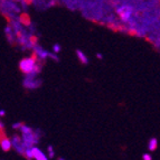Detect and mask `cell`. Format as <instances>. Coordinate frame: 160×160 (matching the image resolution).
Instances as JSON below:
<instances>
[{"label":"cell","mask_w":160,"mask_h":160,"mask_svg":"<svg viewBox=\"0 0 160 160\" xmlns=\"http://www.w3.org/2000/svg\"><path fill=\"white\" fill-rule=\"evenodd\" d=\"M61 49H62V47H61V45H59V44H54V46H53L54 53H59V52H61Z\"/></svg>","instance_id":"cell-11"},{"label":"cell","mask_w":160,"mask_h":160,"mask_svg":"<svg viewBox=\"0 0 160 160\" xmlns=\"http://www.w3.org/2000/svg\"><path fill=\"white\" fill-rule=\"evenodd\" d=\"M142 159L143 160H152V157L150 155H148V153H144V155H142Z\"/></svg>","instance_id":"cell-13"},{"label":"cell","mask_w":160,"mask_h":160,"mask_svg":"<svg viewBox=\"0 0 160 160\" xmlns=\"http://www.w3.org/2000/svg\"><path fill=\"white\" fill-rule=\"evenodd\" d=\"M0 115H1V117H3V115H5V111H3V110H1V111H0Z\"/></svg>","instance_id":"cell-16"},{"label":"cell","mask_w":160,"mask_h":160,"mask_svg":"<svg viewBox=\"0 0 160 160\" xmlns=\"http://www.w3.org/2000/svg\"><path fill=\"white\" fill-rule=\"evenodd\" d=\"M132 11H133V9L131 8V7H121V8L118 9L117 12L120 15L121 19H122L123 22H129Z\"/></svg>","instance_id":"cell-2"},{"label":"cell","mask_w":160,"mask_h":160,"mask_svg":"<svg viewBox=\"0 0 160 160\" xmlns=\"http://www.w3.org/2000/svg\"><path fill=\"white\" fill-rule=\"evenodd\" d=\"M12 147V141H11L10 139L8 138H5L1 140V148H2L3 151H9Z\"/></svg>","instance_id":"cell-6"},{"label":"cell","mask_w":160,"mask_h":160,"mask_svg":"<svg viewBox=\"0 0 160 160\" xmlns=\"http://www.w3.org/2000/svg\"><path fill=\"white\" fill-rule=\"evenodd\" d=\"M96 57H98L99 59H103V56H102V54H100V53L96 54Z\"/></svg>","instance_id":"cell-15"},{"label":"cell","mask_w":160,"mask_h":160,"mask_svg":"<svg viewBox=\"0 0 160 160\" xmlns=\"http://www.w3.org/2000/svg\"><path fill=\"white\" fill-rule=\"evenodd\" d=\"M36 57H37V55L35 54V55L28 57V58L22 59L20 64H19V67L22 69V72H24L27 75H29L30 73L34 72L35 67H36Z\"/></svg>","instance_id":"cell-1"},{"label":"cell","mask_w":160,"mask_h":160,"mask_svg":"<svg viewBox=\"0 0 160 160\" xmlns=\"http://www.w3.org/2000/svg\"><path fill=\"white\" fill-rule=\"evenodd\" d=\"M48 152H49V158H54L55 152H54V149L52 146H48Z\"/></svg>","instance_id":"cell-12"},{"label":"cell","mask_w":160,"mask_h":160,"mask_svg":"<svg viewBox=\"0 0 160 160\" xmlns=\"http://www.w3.org/2000/svg\"><path fill=\"white\" fill-rule=\"evenodd\" d=\"M25 155L28 159H32L34 158V152H32V148H29V149H26L25 151Z\"/></svg>","instance_id":"cell-10"},{"label":"cell","mask_w":160,"mask_h":160,"mask_svg":"<svg viewBox=\"0 0 160 160\" xmlns=\"http://www.w3.org/2000/svg\"><path fill=\"white\" fill-rule=\"evenodd\" d=\"M20 131L22 132V134H29V133H32V132H34V131L32 130V128L25 126V124H22V127L20 128Z\"/></svg>","instance_id":"cell-9"},{"label":"cell","mask_w":160,"mask_h":160,"mask_svg":"<svg viewBox=\"0 0 160 160\" xmlns=\"http://www.w3.org/2000/svg\"><path fill=\"white\" fill-rule=\"evenodd\" d=\"M76 55H78V59H80L81 62H82L83 64H88V58L84 55V53H83L82 51H80V49H78L76 51Z\"/></svg>","instance_id":"cell-7"},{"label":"cell","mask_w":160,"mask_h":160,"mask_svg":"<svg viewBox=\"0 0 160 160\" xmlns=\"http://www.w3.org/2000/svg\"><path fill=\"white\" fill-rule=\"evenodd\" d=\"M22 127V123H16V124H13L12 128L13 129H20Z\"/></svg>","instance_id":"cell-14"},{"label":"cell","mask_w":160,"mask_h":160,"mask_svg":"<svg viewBox=\"0 0 160 160\" xmlns=\"http://www.w3.org/2000/svg\"><path fill=\"white\" fill-rule=\"evenodd\" d=\"M59 160H65V159H63V158H59Z\"/></svg>","instance_id":"cell-17"},{"label":"cell","mask_w":160,"mask_h":160,"mask_svg":"<svg viewBox=\"0 0 160 160\" xmlns=\"http://www.w3.org/2000/svg\"><path fill=\"white\" fill-rule=\"evenodd\" d=\"M158 147V141L156 138H151L149 140V144H148V149L150 150V151H153V150H156Z\"/></svg>","instance_id":"cell-8"},{"label":"cell","mask_w":160,"mask_h":160,"mask_svg":"<svg viewBox=\"0 0 160 160\" xmlns=\"http://www.w3.org/2000/svg\"><path fill=\"white\" fill-rule=\"evenodd\" d=\"M32 152H34V158L36 160H48L47 157H46V156L44 155L43 152H42L39 149H38V148L32 147Z\"/></svg>","instance_id":"cell-5"},{"label":"cell","mask_w":160,"mask_h":160,"mask_svg":"<svg viewBox=\"0 0 160 160\" xmlns=\"http://www.w3.org/2000/svg\"><path fill=\"white\" fill-rule=\"evenodd\" d=\"M42 84V82H40L39 80H35V78H28L27 76L26 78H25V81H24V85L26 86V88H38V86Z\"/></svg>","instance_id":"cell-3"},{"label":"cell","mask_w":160,"mask_h":160,"mask_svg":"<svg viewBox=\"0 0 160 160\" xmlns=\"http://www.w3.org/2000/svg\"><path fill=\"white\" fill-rule=\"evenodd\" d=\"M34 52H35V54H36V55L42 59V61H45V59L49 56V53L46 52V51H44V49H42L39 46H34Z\"/></svg>","instance_id":"cell-4"}]
</instances>
